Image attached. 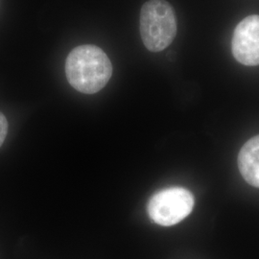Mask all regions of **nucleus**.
I'll return each instance as SVG.
<instances>
[{
  "mask_svg": "<svg viewBox=\"0 0 259 259\" xmlns=\"http://www.w3.org/2000/svg\"><path fill=\"white\" fill-rule=\"evenodd\" d=\"M65 75L76 91L93 94L100 92L110 81L112 65L100 47L83 45L75 47L67 56Z\"/></svg>",
  "mask_w": 259,
  "mask_h": 259,
  "instance_id": "obj_1",
  "label": "nucleus"
},
{
  "mask_svg": "<svg viewBox=\"0 0 259 259\" xmlns=\"http://www.w3.org/2000/svg\"><path fill=\"white\" fill-rule=\"evenodd\" d=\"M194 197L183 187H170L154 195L149 201L150 218L157 225L169 227L183 221L193 209Z\"/></svg>",
  "mask_w": 259,
  "mask_h": 259,
  "instance_id": "obj_3",
  "label": "nucleus"
},
{
  "mask_svg": "<svg viewBox=\"0 0 259 259\" xmlns=\"http://www.w3.org/2000/svg\"><path fill=\"white\" fill-rule=\"evenodd\" d=\"M238 167L248 184L259 187V136L250 139L241 149Z\"/></svg>",
  "mask_w": 259,
  "mask_h": 259,
  "instance_id": "obj_5",
  "label": "nucleus"
},
{
  "mask_svg": "<svg viewBox=\"0 0 259 259\" xmlns=\"http://www.w3.org/2000/svg\"><path fill=\"white\" fill-rule=\"evenodd\" d=\"M140 35L151 52H160L169 47L177 34L176 15L165 0H149L140 12Z\"/></svg>",
  "mask_w": 259,
  "mask_h": 259,
  "instance_id": "obj_2",
  "label": "nucleus"
},
{
  "mask_svg": "<svg viewBox=\"0 0 259 259\" xmlns=\"http://www.w3.org/2000/svg\"><path fill=\"white\" fill-rule=\"evenodd\" d=\"M232 53L242 65H259V16H250L236 26Z\"/></svg>",
  "mask_w": 259,
  "mask_h": 259,
  "instance_id": "obj_4",
  "label": "nucleus"
},
{
  "mask_svg": "<svg viewBox=\"0 0 259 259\" xmlns=\"http://www.w3.org/2000/svg\"><path fill=\"white\" fill-rule=\"evenodd\" d=\"M7 133H8V121L6 119L5 115L2 112H0V147L6 139Z\"/></svg>",
  "mask_w": 259,
  "mask_h": 259,
  "instance_id": "obj_6",
  "label": "nucleus"
}]
</instances>
